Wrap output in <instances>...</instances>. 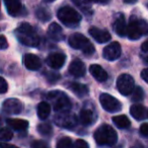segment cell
<instances>
[{
  "instance_id": "cell-1",
  "label": "cell",
  "mask_w": 148,
  "mask_h": 148,
  "mask_svg": "<svg viewBox=\"0 0 148 148\" xmlns=\"http://www.w3.org/2000/svg\"><path fill=\"white\" fill-rule=\"evenodd\" d=\"M15 36L23 45L27 47H38L40 45L39 35L29 23H23L15 29Z\"/></svg>"
},
{
  "instance_id": "cell-2",
  "label": "cell",
  "mask_w": 148,
  "mask_h": 148,
  "mask_svg": "<svg viewBox=\"0 0 148 148\" xmlns=\"http://www.w3.org/2000/svg\"><path fill=\"white\" fill-rule=\"evenodd\" d=\"M95 140L101 146H113L117 143V132L109 125H101L95 132Z\"/></svg>"
},
{
  "instance_id": "cell-3",
  "label": "cell",
  "mask_w": 148,
  "mask_h": 148,
  "mask_svg": "<svg viewBox=\"0 0 148 148\" xmlns=\"http://www.w3.org/2000/svg\"><path fill=\"white\" fill-rule=\"evenodd\" d=\"M148 34V23L145 21L138 19L136 16H132L127 25V36L130 40H138L144 35Z\"/></svg>"
},
{
  "instance_id": "cell-4",
  "label": "cell",
  "mask_w": 148,
  "mask_h": 148,
  "mask_svg": "<svg viewBox=\"0 0 148 148\" xmlns=\"http://www.w3.org/2000/svg\"><path fill=\"white\" fill-rule=\"evenodd\" d=\"M48 99L53 106V109L57 113L61 112H68L71 108V101L69 97L65 95L64 92L59 90H54L48 93L47 95Z\"/></svg>"
},
{
  "instance_id": "cell-5",
  "label": "cell",
  "mask_w": 148,
  "mask_h": 148,
  "mask_svg": "<svg viewBox=\"0 0 148 148\" xmlns=\"http://www.w3.org/2000/svg\"><path fill=\"white\" fill-rule=\"evenodd\" d=\"M57 15L59 21L69 27H75L81 21L80 13L70 6H64L60 8Z\"/></svg>"
},
{
  "instance_id": "cell-6",
  "label": "cell",
  "mask_w": 148,
  "mask_h": 148,
  "mask_svg": "<svg viewBox=\"0 0 148 148\" xmlns=\"http://www.w3.org/2000/svg\"><path fill=\"white\" fill-rule=\"evenodd\" d=\"M68 43H69L70 47H72L73 49L82 50L83 54L86 56H90L95 53L93 45L85 36L81 35V34L76 33L71 35L68 40Z\"/></svg>"
},
{
  "instance_id": "cell-7",
  "label": "cell",
  "mask_w": 148,
  "mask_h": 148,
  "mask_svg": "<svg viewBox=\"0 0 148 148\" xmlns=\"http://www.w3.org/2000/svg\"><path fill=\"white\" fill-rule=\"evenodd\" d=\"M117 88L123 95H129L135 88L134 78L129 74H122L117 79Z\"/></svg>"
},
{
  "instance_id": "cell-8",
  "label": "cell",
  "mask_w": 148,
  "mask_h": 148,
  "mask_svg": "<svg viewBox=\"0 0 148 148\" xmlns=\"http://www.w3.org/2000/svg\"><path fill=\"white\" fill-rule=\"evenodd\" d=\"M99 101L101 107L109 113H116L122 109L121 103L109 93H101L99 97Z\"/></svg>"
},
{
  "instance_id": "cell-9",
  "label": "cell",
  "mask_w": 148,
  "mask_h": 148,
  "mask_svg": "<svg viewBox=\"0 0 148 148\" xmlns=\"http://www.w3.org/2000/svg\"><path fill=\"white\" fill-rule=\"evenodd\" d=\"M55 123L59 127L72 129L77 125V118L73 114H70L69 112H61L59 113V115L55 117Z\"/></svg>"
},
{
  "instance_id": "cell-10",
  "label": "cell",
  "mask_w": 148,
  "mask_h": 148,
  "mask_svg": "<svg viewBox=\"0 0 148 148\" xmlns=\"http://www.w3.org/2000/svg\"><path fill=\"white\" fill-rule=\"evenodd\" d=\"M23 109V103L17 99H8L2 103V112L6 115H17L21 113Z\"/></svg>"
},
{
  "instance_id": "cell-11",
  "label": "cell",
  "mask_w": 148,
  "mask_h": 148,
  "mask_svg": "<svg viewBox=\"0 0 148 148\" xmlns=\"http://www.w3.org/2000/svg\"><path fill=\"white\" fill-rule=\"evenodd\" d=\"M121 53L122 49L120 44L118 42H113L103 49V56L105 59L109 60V61H115L121 56Z\"/></svg>"
},
{
  "instance_id": "cell-12",
  "label": "cell",
  "mask_w": 148,
  "mask_h": 148,
  "mask_svg": "<svg viewBox=\"0 0 148 148\" xmlns=\"http://www.w3.org/2000/svg\"><path fill=\"white\" fill-rule=\"evenodd\" d=\"M89 35L99 44L108 43L112 38L108 31L99 29V27H95L89 29Z\"/></svg>"
},
{
  "instance_id": "cell-13",
  "label": "cell",
  "mask_w": 148,
  "mask_h": 148,
  "mask_svg": "<svg viewBox=\"0 0 148 148\" xmlns=\"http://www.w3.org/2000/svg\"><path fill=\"white\" fill-rule=\"evenodd\" d=\"M66 57L62 53H53L48 56L47 58V64L53 69H60L62 66L65 64Z\"/></svg>"
},
{
  "instance_id": "cell-14",
  "label": "cell",
  "mask_w": 148,
  "mask_h": 148,
  "mask_svg": "<svg viewBox=\"0 0 148 148\" xmlns=\"http://www.w3.org/2000/svg\"><path fill=\"white\" fill-rule=\"evenodd\" d=\"M68 70H69L70 73L75 77H82L85 74V72H86V68H85L84 63L78 59L73 60V61L70 63Z\"/></svg>"
},
{
  "instance_id": "cell-15",
  "label": "cell",
  "mask_w": 148,
  "mask_h": 148,
  "mask_svg": "<svg viewBox=\"0 0 148 148\" xmlns=\"http://www.w3.org/2000/svg\"><path fill=\"white\" fill-rule=\"evenodd\" d=\"M23 64L29 70L32 71H36V70H39L42 66V62L40 60V58L37 55H34V54H27L23 57Z\"/></svg>"
},
{
  "instance_id": "cell-16",
  "label": "cell",
  "mask_w": 148,
  "mask_h": 148,
  "mask_svg": "<svg viewBox=\"0 0 148 148\" xmlns=\"http://www.w3.org/2000/svg\"><path fill=\"white\" fill-rule=\"evenodd\" d=\"M114 29L120 37H125L127 35V25H126L125 16L122 13H118L116 15L115 21H114Z\"/></svg>"
},
{
  "instance_id": "cell-17",
  "label": "cell",
  "mask_w": 148,
  "mask_h": 148,
  "mask_svg": "<svg viewBox=\"0 0 148 148\" xmlns=\"http://www.w3.org/2000/svg\"><path fill=\"white\" fill-rule=\"evenodd\" d=\"M7 12L11 16H18L23 12V5L21 0H4Z\"/></svg>"
},
{
  "instance_id": "cell-18",
  "label": "cell",
  "mask_w": 148,
  "mask_h": 148,
  "mask_svg": "<svg viewBox=\"0 0 148 148\" xmlns=\"http://www.w3.org/2000/svg\"><path fill=\"white\" fill-rule=\"evenodd\" d=\"M89 72L93 76L95 80L99 81V82H105L108 79V73L101 66L93 64L89 67Z\"/></svg>"
},
{
  "instance_id": "cell-19",
  "label": "cell",
  "mask_w": 148,
  "mask_h": 148,
  "mask_svg": "<svg viewBox=\"0 0 148 148\" xmlns=\"http://www.w3.org/2000/svg\"><path fill=\"white\" fill-rule=\"evenodd\" d=\"M48 35L52 40H54L56 42L62 41L64 39V34L63 31H62V27L56 23H53L50 25L49 29H48Z\"/></svg>"
},
{
  "instance_id": "cell-20",
  "label": "cell",
  "mask_w": 148,
  "mask_h": 148,
  "mask_svg": "<svg viewBox=\"0 0 148 148\" xmlns=\"http://www.w3.org/2000/svg\"><path fill=\"white\" fill-rule=\"evenodd\" d=\"M130 114L137 121H141L147 117V111H146L145 107L142 105H138V103L133 105L130 108Z\"/></svg>"
},
{
  "instance_id": "cell-21",
  "label": "cell",
  "mask_w": 148,
  "mask_h": 148,
  "mask_svg": "<svg viewBox=\"0 0 148 148\" xmlns=\"http://www.w3.org/2000/svg\"><path fill=\"white\" fill-rule=\"evenodd\" d=\"M68 88L71 89L74 92V95H77L78 97H86L88 95V89L84 84H81L78 82H70L68 84Z\"/></svg>"
},
{
  "instance_id": "cell-22",
  "label": "cell",
  "mask_w": 148,
  "mask_h": 148,
  "mask_svg": "<svg viewBox=\"0 0 148 148\" xmlns=\"http://www.w3.org/2000/svg\"><path fill=\"white\" fill-rule=\"evenodd\" d=\"M7 124L15 131H23L29 127V122L21 119H8Z\"/></svg>"
},
{
  "instance_id": "cell-23",
  "label": "cell",
  "mask_w": 148,
  "mask_h": 148,
  "mask_svg": "<svg viewBox=\"0 0 148 148\" xmlns=\"http://www.w3.org/2000/svg\"><path fill=\"white\" fill-rule=\"evenodd\" d=\"M95 121V115L93 112L89 109H83L80 112V122L82 125L89 126Z\"/></svg>"
},
{
  "instance_id": "cell-24",
  "label": "cell",
  "mask_w": 148,
  "mask_h": 148,
  "mask_svg": "<svg viewBox=\"0 0 148 148\" xmlns=\"http://www.w3.org/2000/svg\"><path fill=\"white\" fill-rule=\"evenodd\" d=\"M113 122L118 128L120 129H127L131 126V122L128 119L127 116L121 115V116H116L113 118Z\"/></svg>"
},
{
  "instance_id": "cell-25",
  "label": "cell",
  "mask_w": 148,
  "mask_h": 148,
  "mask_svg": "<svg viewBox=\"0 0 148 148\" xmlns=\"http://www.w3.org/2000/svg\"><path fill=\"white\" fill-rule=\"evenodd\" d=\"M38 116L41 120H46L49 117L50 113H51V107L48 103L46 101H42L40 105L38 106Z\"/></svg>"
},
{
  "instance_id": "cell-26",
  "label": "cell",
  "mask_w": 148,
  "mask_h": 148,
  "mask_svg": "<svg viewBox=\"0 0 148 148\" xmlns=\"http://www.w3.org/2000/svg\"><path fill=\"white\" fill-rule=\"evenodd\" d=\"M72 1L84 13H86V14H88V12L91 13V5L89 3V0H72Z\"/></svg>"
},
{
  "instance_id": "cell-27",
  "label": "cell",
  "mask_w": 148,
  "mask_h": 148,
  "mask_svg": "<svg viewBox=\"0 0 148 148\" xmlns=\"http://www.w3.org/2000/svg\"><path fill=\"white\" fill-rule=\"evenodd\" d=\"M13 138V133L7 128H2L0 129V141L7 142L10 141Z\"/></svg>"
},
{
  "instance_id": "cell-28",
  "label": "cell",
  "mask_w": 148,
  "mask_h": 148,
  "mask_svg": "<svg viewBox=\"0 0 148 148\" xmlns=\"http://www.w3.org/2000/svg\"><path fill=\"white\" fill-rule=\"evenodd\" d=\"M36 15H37V17L40 19V21H44V23L47 21H49V19L51 18V14H50V12L45 8H39L37 11H36Z\"/></svg>"
},
{
  "instance_id": "cell-29",
  "label": "cell",
  "mask_w": 148,
  "mask_h": 148,
  "mask_svg": "<svg viewBox=\"0 0 148 148\" xmlns=\"http://www.w3.org/2000/svg\"><path fill=\"white\" fill-rule=\"evenodd\" d=\"M144 97V91L140 86H137L132 91V99L134 101H140Z\"/></svg>"
},
{
  "instance_id": "cell-30",
  "label": "cell",
  "mask_w": 148,
  "mask_h": 148,
  "mask_svg": "<svg viewBox=\"0 0 148 148\" xmlns=\"http://www.w3.org/2000/svg\"><path fill=\"white\" fill-rule=\"evenodd\" d=\"M38 130H39V132L42 134L43 136H50L52 134V126L50 125V124H41V125L38 127Z\"/></svg>"
},
{
  "instance_id": "cell-31",
  "label": "cell",
  "mask_w": 148,
  "mask_h": 148,
  "mask_svg": "<svg viewBox=\"0 0 148 148\" xmlns=\"http://www.w3.org/2000/svg\"><path fill=\"white\" fill-rule=\"evenodd\" d=\"M72 146V140L69 137H64L58 141L57 147L58 148H68Z\"/></svg>"
},
{
  "instance_id": "cell-32",
  "label": "cell",
  "mask_w": 148,
  "mask_h": 148,
  "mask_svg": "<svg viewBox=\"0 0 148 148\" xmlns=\"http://www.w3.org/2000/svg\"><path fill=\"white\" fill-rule=\"evenodd\" d=\"M8 89V84L3 77H0V95L5 93Z\"/></svg>"
},
{
  "instance_id": "cell-33",
  "label": "cell",
  "mask_w": 148,
  "mask_h": 148,
  "mask_svg": "<svg viewBox=\"0 0 148 148\" xmlns=\"http://www.w3.org/2000/svg\"><path fill=\"white\" fill-rule=\"evenodd\" d=\"M8 48V42L4 36L0 35V50L7 49Z\"/></svg>"
},
{
  "instance_id": "cell-34",
  "label": "cell",
  "mask_w": 148,
  "mask_h": 148,
  "mask_svg": "<svg viewBox=\"0 0 148 148\" xmlns=\"http://www.w3.org/2000/svg\"><path fill=\"white\" fill-rule=\"evenodd\" d=\"M140 133H141V135L148 137V123L142 124L141 127H140Z\"/></svg>"
},
{
  "instance_id": "cell-35",
  "label": "cell",
  "mask_w": 148,
  "mask_h": 148,
  "mask_svg": "<svg viewBox=\"0 0 148 148\" xmlns=\"http://www.w3.org/2000/svg\"><path fill=\"white\" fill-rule=\"evenodd\" d=\"M74 146H75V147H84L85 148V147H88V144H87L84 140L78 139V140H76V141H75Z\"/></svg>"
},
{
  "instance_id": "cell-36",
  "label": "cell",
  "mask_w": 148,
  "mask_h": 148,
  "mask_svg": "<svg viewBox=\"0 0 148 148\" xmlns=\"http://www.w3.org/2000/svg\"><path fill=\"white\" fill-rule=\"evenodd\" d=\"M141 77L145 82L148 83V68H145V69L142 70L141 72Z\"/></svg>"
},
{
  "instance_id": "cell-37",
  "label": "cell",
  "mask_w": 148,
  "mask_h": 148,
  "mask_svg": "<svg viewBox=\"0 0 148 148\" xmlns=\"http://www.w3.org/2000/svg\"><path fill=\"white\" fill-rule=\"evenodd\" d=\"M33 147H37V148H40V147H46L47 144L44 143V142H40V141H37V142H34L33 143Z\"/></svg>"
},
{
  "instance_id": "cell-38",
  "label": "cell",
  "mask_w": 148,
  "mask_h": 148,
  "mask_svg": "<svg viewBox=\"0 0 148 148\" xmlns=\"http://www.w3.org/2000/svg\"><path fill=\"white\" fill-rule=\"evenodd\" d=\"M141 50L143 52H148V39L146 40L145 42H144L143 44H142L141 46Z\"/></svg>"
},
{
  "instance_id": "cell-39",
  "label": "cell",
  "mask_w": 148,
  "mask_h": 148,
  "mask_svg": "<svg viewBox=\"0 0 148 148\" xmlns=\"http://www.w3.org/2000/svg\"><path fill=\"white\" fill-rule=\"evenodd\" d=\"M91 2H97V3H108L110 0H89Z\"/></svg>"
},
{
  "instance_id": "cell-40",
  "label": "cell",
  "mask_w": 148,
  "mask_h": 148,
  "mask_svg": "<svg viewBox=\"0 0 148 148\" xmlns=\"http://www.w3.org/2000/svg\"><path fill=\"white\" fill-rule=\"evenodd\" d=\"M126 3H129V4H132V3H135L137 0H124Z\"/></svg>"
},
{
  "instance_id": "cell-41",
  "label": "cell",
  "mask_w": 148,
  "mask_h": 148,
  "mask_svg": "<svg viewBox=\"0 0 148 148\" xmlns=\"http://www.w3.org/2000/svg\"><path fill=\"white\" fill-rule=\"evenodd\" d=\"M144 61H145V62H147V63H148V55H147V56H145V57H144Z\"/></svg>"
},
{
  "instance_id": "cell-42",
  "label": "cell",
  "mask_w": 148,
  "mask_h": 148,
  "mask_svg": "<svg viewBox=\"0 0 148 148\" xmlns=\"http://www.w3.org/2000/svg\"><path fill=\"white\" fill-rule=\"evenodd\" d=\"M48 1H50V2H51V1H54V0H48Z\"/></svg>"
},
{
  "instance_id": "cell-43",
  "label": "cell",
  "mask_w": 148,
  "mask_h": 148,
  "mask_svg": "<svg viewBox=\"0 0 148 148\" xmlns=\"http://www.w3.org/2000/svg\"><path fill=\"white\" fill-rule=\"evenodd\" d=\"M147 117H148V112H147Z\"/></svg>"
}]
</instances>
